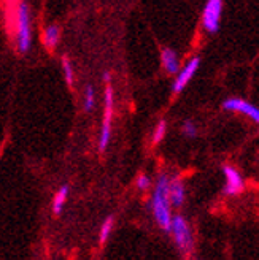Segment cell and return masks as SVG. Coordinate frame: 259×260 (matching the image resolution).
<instances>
[{
  "mask_svg": "<svg viewBox=\"0 0 259 260\" xmlns=\"http://www.w3.org/2000/svg\"><path fill=\"white\" fill-rule=\"evenodd\" d=\"M43 42L48 49H54L59 43V27L57 25H49L43 34Z\"/></svg>",
  "mask_w": 259,
  "mask_h": 260,
  "instance_id": "cell-11",
  "label": "cell"
},
{
  "mask_svg": "<svg viewBox=\"0 0 259 260\" xmlns=\"http://www.w3.org/2000/svg\"><path fill=\"white\" fill-rule=\"evenodd\" d=\"M67 195H69V186H67V184H66V186H62V187L57 190V193L54 195L53 210H54L56 214H59V213L62 211V206H64V203H66V200H67Z\"/></svg>",
  "mask_w": 259,
  "mask_h": 260,
  "instance_id": "cell-12",
  "label": "cell"
},
{
  "mask_svg": "<svg viewBox=\"0 0 259 260\" xmlns=\"http://www.w3.org/2000/svg\"><path fill=\"white\" fill-rule=\"evenodd\" d=\"M111 230H113V216H108L105 220H103V224H102V227H100V238H99V241H100L102 244L108 240Z\"/></svg>",
  "mask_w": 259,
  "mask_h": 260,
  "instance_id": "cell-13",
  "label": "cell"
},
{
  "mask_svg": "<svg viewBox=\"0 0 259 260\" xmlns=\"http://www.w3.org/2000/svg\"><path fill=\"white\" fill-rule=\"evenodd\" d=\"M183 134H185L186 137H189V138L196 137L197 128H196V125H194L192 121H185V124H183Z\"/></svg>",
  "mask_w": 259,
  "mask_h": 260,
  "instance_id": "cell-17",
  "label": "cell"
},
{
  "mask_svg": "<svg viewBox=\"0 0 259 260\" xmlns=\"http://www.w3.org/2000/svg\"><path fill=\"white\" fill-rule=\"evenodd\" d=\"M165 132H167V122H165V121H161V122L156 125V128H154V134H153V143H159V141L164 138Z\"/></svg>",
  "mask_w": 259,
  "mask_h": 260,
  "instance_id": "cell-16",
  "label": "cell"
},
{
  "mask_svg": "<svg viewBox=\"0 0 259 260\" xmlns=\"http://www.w3.org/2000/svg\"><path fill=\"white\" fill-rule=\"evenodd\" d=\"M224 176H226V187L224 192L226 195H239L245 189V183L242 175L236 170L232 165H224Z\"/></svg>",
  "mask_w": 259,
  "mask_h": 260,
  "instance_id": "cell-8",
  "label": "cell"
},
{
  "mask_svg": "<svg viewBox=\"0 0 259 260\" xmlns=\"http://www.w3.org/2000/svg\"><path fill=\"white\" fill-rule=\"evenodd\" d=\"M221 13H223L221 0H209L205 4L202 11V25L205 27V30H209L210 34L218 32L219 21H221Z\"/></svg>",
  "mask_w": 259,
  "mask_h": 260,
  "instance_id": "cell-5",
  "label": "cell"
},
{
  "mask_svg": "<svg viewBox=\"0 0 259 260\" xmlns=\"http://www.w3.org/2000/svg\"><path fill=\"white\" fill-rule=\"evenodd\" d=\"M113 105H114V95H113V87L108 83L105 89V111H103V124H102V132L99 140V151L103 152L108 146L110 141V132H111V118H113Z\"/></svg>",
  "mask_w": 259,
  "mask_h": 260,
  "instance_id": "cell-4",
  "label": "cell"
},
{
  "mask_svg": "<svg viewBox=\"0 0 259 260\" xmlns=\"http://www.w3.org/2000/svg\"><path fill=\"white\" fill-rule=\"evenodd\" d=\"M170 230H172V233H174V240H175V243H177V246H178V249L188 254V252L192 249L194 240H192L191 229H189L188 222L185 220V217H181V216L172 217Z\"/></svg>",
  "mask_w": 259,
  "mask_h": 260,
  "instance_id": "cell-3",
  "label": "cell"
},
{
  "mask_svg": "<svg viewBox=\"0 0 259 260\" xmlns=\"http://www.w3.org/2000/svg\"><path fill=\"white\" fill-rule=\"evenodd\" d=\"M16 18V38H18V51L21 54L27 53L31 48V13L27 4H18V10L15 13Z\"/></svg>",
  "mask_w": 259,
  "mask_h": 260,
  "instance_id": "cell-2",
  "label": "cell"
},
{
  "mask_svg": "<svg viewBox=\"0 0 259 260\" xmlns=\"http://www.w3.org/2000/svg\"><path fill=\"white\" fill-rule=\"evenodd\" d=\"M223 108L224 110H231V111H239V113H243L250 116V118L254 121V122H259V110L257 107H254L253 103L243 100V99H237V97H232V99H227L224 100L223 103Z\"/></svg>",
  "mask_w": 259,
  "mask_h": 260,
  "instance_id": "cell-6",
  "label": "cell"
},
{
  "mask_svg": "<svg viewBox=\"0 0 259 260\" xmlns=\"http://www.w3.org/2000/svg\"><path fill=\"white\" fill-rule=\"evenodd\" d=\"M199 65H200V59L199 57H192L183 69H181L177 75V80L174 83V92H181L186 84L191 81V78L196 75L197 69H199Z\"/></svg>",
  "mask_w": 259,
  "mask_h": 260,
  "instance_id": "cell-7",
  "label": "cell"
},
{
  "mask_svg": "<svg viewBox=\"0 0 259 260\" xmlns=\"http://www.w3.org/2000/svg\"><path fill=\"white\" fill-rule=\"evenodd\" d=\"M150 184H151V181H150V178H148L147 175H140V176L137 178V186H138V189L147 190V189L150 187Z\"/></svg>",
  "mask_w": 259,
  "mask_h": 260,
  "instance_id": "cell-18",
  "label": "cell"
},
{
  "mask_svg": "<svg viewBox=\"0 0 259 260\" xmlns=\"http://www.w3.org/2000/svg\"><path fill=\"white\" fill-rule=\"evenodd\" d=\"M169 202L174 206H181L185 202V186L180 178L169 179Z\"/></svg>",
  "mask_w": 259,
  "mask_h": 260,
  "instance_id": "cell-9",
  "label": "cell"
},
{
  "mask_svg": "<svg viewBox=\"0 0 259 260\" xmlns=\"http://www.w3.org/2000/svg\"><path fill=\"white\" fill-rule=\"evenodd\" d=\"M62 69H64V76H66V81L69 86L73 84V70H72V63L67 57L62 59Z\"/></svg>",
  "mask_w": 259,
  "mask_h": 260,
  "instance_id": "cell-15",
  "label": "cell"
},
{
  "mask_svg": "<svg viewBox=\"0 0 259 260\" xmlns=\"http://www.w3.org/2000/svg\"><path fill=\"white\" fill-rule=\"evenodd\" d=\"M151 211L162 230H170L172 214L169 202V178L165 175H161L156 183V189L151 199Z\"/></svg>",
  "mask_w": 259,
  "mask_h": 260,
  "instance_id": "cell-1",
  "label": "cell"
},
{
  "mask_svg": "<svg viewBox=\"0 0 259 260\" xmlns=\"http://www.w3.org/2000/svg\"><path fill=\"white\" fill-rule=\"evenodd\" d=\"M162 63H164V69L167 70V73H178L180 72V63H178V56L174 49L170 48H165L162 51Z\"/></svg>",
  "mask_w": 259,
  "mask_h": 260,
  "instance_id": "cell-10",
  "label": "cell"
},
{
  "mask_svg": "<svg viewBox=\"0 0 259 260\" xmlns=\"http://www.w3.org/2000/svg\"><path fill=\"white\" fill-rule=\"evenodd\" d=\"M96 105V94H94V89L93 86H88L84 90V110L91 111Z\"/></svg>",
  "mask_w": 259,
  "mask_h": 260,
  "instance_id": "cell-14",
  "label": "cell"
}]
</instances>
